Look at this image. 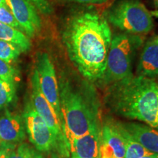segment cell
<instances>
[{"label":"cell","instance_id":"obj_1","mask_svg":"<svg viewBox=\"0 0 158 158\" xmlns=\"http://www.w3.org/2000/svg\"><path fill=\"white\" fill-rule=\"evenodd\" d=\"M112 37L104 15L89 7L73 13L64 26L62 38L69 59L92 84L103 78Z\"/></svg>","mask_w":158,"mask_h":158},{"label":"cell","instance_id":"obj_2","mask_svg":"<svg viewBox=\"0 0 158 158\" xmlns=\"http://www.w3.org/2000/svg\"><path fill=\"white\" fill-rule=\"evenodd\" d=\"M59 88L61 124L69 149L76 138L99 127L100 103L94 84L84 78L63 76Z\"/></svg>","mask_w":158,"mask_h":158},{"label":"cell","instance_id":"obj_3","mask_svg":"<svg viewBox=\"0 0 158 158\" xmlns=\"http://www.w3.org/2000/svg\"><path fill=\"white\" fill-rule=\"evenodd\" d=\"M106 107L116 115L144 122L158 130V82L131 76L106 86Z\"/></svg>","mask_w":158,"mask_h":158},{"label":"cell","instance_id":"obj_4","mask_svg":"<svg viewBox=\"0 0 158 158\" xmlns=\"http://www.w3.org/2000/svg\"><path fill=\"white\" fill-rule=\"evenodd\" d=\"M141 35L118 33L112 37L106 69L100 84L107 86L133 76V63L136 53L143 45Z\"/></svg>","mask_w":158,"mask_h":158},{"label":"cell","instance_id":"obj_5","mask_svg":"<svg viewBox=\"0 0 158 158\" xmlns=\"http://www.w3.org/2000/svg\"><path fill=\"white\" fill-rule=\"evenodd\" d=\"M103 15L108 23L128 34L143 36L154 27L151 12L140 0H118Z\"/></svg>","mask_w":158,"mask_h":158},{"label":"cell","instance_id":"obj_6","mask_svg":"<svg viewBox=\"0 0 158 158\" xmlns=\"http://www.w3.org/2000/svg\"><path fill=\"white\" fill-rule=\"evenodd\" d=\"M31 102L37 113L43 118L56 143V149L62 157H70V152L63 134L62 124L56 112L41 92L36 70H34L31 78Z\"/></svg>","mask_w":158,"mask_h":158},{"label":"cell","instance_id":"obj_7","mask_svg":"<svg viewBox=\"0 0 158 158\" xmlns=\"http://www.w3.org/2000/svg\"><path fill=\"white\" fill-rule=\"evenodd\" d=\"M41 92L51 104L61 121L60 99L59 88L56 78V70L48 54L45 52H40L37 55L36 67Z\"/></svg>","mask_w":158,"mask_h":158},{"label":"cell","instance_id":"obj_8","mask_svg":"<svg viewBox=\"0 0 158 158\" xmlns=\"http://www.w3.org/2000/svg\"><path fill=\"white\" fill-rule=\"evenodd\" d=\"M23 121L29 141L38 151L48 152L56 149L54 135L43 118L37 113L31 102L27 103L26 106Z\"/></svg>","mask_w":158,"mask_h":158},{"label":"cell","instance_id":"obj_9","mask_svg":"<svg viewBox=\"0 0 158 158\" xmlns=\"http://www.w3.org/2000/svg\"><path fill=\"white\" fill-rule=\"evenodd\" d=\"M5 2L27 36L34 37L40 31L41 19L29 0H5Z\"/></svg>","mask_w":158,"mask_h":158},{"label":"cell","instance_id":"obj_10","mask_svg":"<svg viewBox=\"0 0 158 158\" xmlns=\"http://www.w3.org/2000/svg\"><path fill=\"white\" fill-rule=\"evenodd\" d=\"M126 142L117 122L107 121L100 130L99 158H125Z\"/></svg>","mask_w":158,"mask_h":158},{"label":"cell","instance_id":"obj_11","mask_svg":"<svg viewBox=\"0 0 158 158\" xmlns=\"http://www.w3.org/2000/svg\"><path fill=\"white\" fill-rule=\"evenodd\" d=\"M100 144V129L94 128L70 143L68 149L70 158H99Z\"/></svg>","mask_w":158,"mask_h":158},{"label":"cell","instance_id":"obj_12","mask_svg":"<svg viewBox=\"0 0 158 158\" xmlns=\"http://www.w3.org/2000/svg\"><path fill=\"white\" fill-rule=\"evenodd\" d=\"M136 76L155 78L158 77V40L157 36L146 42L142 48Z\"/></svg>","mask_w":158,"mask_h":158},{"label":"cell","instance_id":"obj_13","mask_svg":"<svg viewBox=\"0 0 158 158\" xmlns=\"http://www.w3.org/2000/svg\"><path fill=\"white\" fill-rule=\"evenodd\" d=\"M25 138L23 118L6 110L0 118V140L4 143L14 144Z\"/></svg>","mask_w":158,"mask_h":158},{"label":"cell","instance_id":"obj_14","mask_svg":"<svg viewBox=\"0 0 158 158\" xmlns=\"http://www.w3.org/2000/svg\"><path fill=\"white\" fill-rule=\"evenodd\" d=\"M135 141L152 153L158 154V130L135 122H118Z\"/></svg>","mask_w":158,"mask_h":158},{"label":"cell","instance_id":"obj_15","mask_svg":"<svg viewBox=\"0 0 158 158\" xmlns=\"http://www.w3.org/2000/svg\"><path fill=\"white\" fill-rule=\"evenodd\" d=\"M0 40L13 43L19 47L22 53L27 52L31 48L30 37L23 31L2 23H0Z\"/></svg>","mask_w":158,"mask_h":158},{"label":"cell","instance_id":"obj_16","mask_svg":"<svg viewBox=\"0 0 158 158\" xmlns=\"http://www.w3.org/2000/svg\"><path fill=\"white\" fill-rule=\"evenodd\" d=\"M117 124L121 130L122 135H123L124 139L126 142V154L125 158H141L143 156L149 155L152 153L151 152L148 151L143 146L141 145L139 143L135 141L133 138L130 136L126 130H124L123 128L121 127L118 122Z\"/></svg>","mask_w":158,"mask_h":158},{"label":"cell","instance_id":"obj_17","mask_svg":"<svg viewBox=\"0 0 158 158\" xmlns=\"http://www.w3.org/2000/svg\"><path fill=\"white\" fill-rule=\"evenodd\" d=\"M21 53L22 51L21 49L15 45L0 40V59L5 62L12 64L19 58Z\"/></svg>","mask_w":158,"mask_h":158},{"label":"cell","instance_id":"obj_18","mask_svg":"<svg viewBox=\"0 0 158 158\" xmlns=\"http://www.w3.org/2000/svg\"><path fill=\"white\" fill-rule=\"evenodd\" d=\"M15 96V84L0 79V109L10 103L14 100Z\"/></svg>","mask_w":158,"mask_h":158},{"label":"cell","instance_id":"obj_19","mask_svg":"<svg viewBox=\"0 0 158 158\" xmlns=\"http://www.w3.org/2000/svg\"><path fill=\"white\" fill-rule=\"evenodd\" d=\"M7 158H43L40 154L29 144L23 143L20 144L16 149H13Z\"/></svg>","mask_w":158,"mask_h":158},{"label":"cell","instance_id":"obj_20","mask_svg":"<svg viewBox=\"0 0 158 158\" xmlns=\"http://www.w3.org/2000/svg\"><path fill=\"white\" fill-rule=\"evenodd\" d=\"M16 78L17 73L15 68L10 64L0 59V79L15 84Z\"/></svg>","mask_w":158,"mask_h":158},{"label":"cell","instance_id":"obj_21","mask_svg":"<svg viewBox=\"0 0 158 158\" xmlns=\"http://www.w3.org/2000/svg\"><path fill=\"white\" fill-rule=\"evenodd\" d=\"M0 23L10 26L12 27H14L15 29L23 31L16 19L13 16V13L6 5H0Z\"/></svg>","mask_w":158,"mask_h":158},{"label":"cell","instance_id":"obj_22","mask_svg":"<svg viewBox=\"0 0 158 158\" xmlns=\"http://www.w3.org/2000/svg\"><path fill=\"white\" fill-rule=\"evenodd\" d=\"M37 10L44 15H50L53 12L50 0H29Z\"/></svg>","mask_w":158,"mask_h":158},{"label":"cell","instance_id":"obj_23","mask_svg":"<svg viewBox=\"0 0 158 158\" xmlns=\"http://www.w3.org/2000/svg\"><path fill=\"white\" fill-rule=\"evenodd\" d=\"M63 2H75L79 4H86V5H101L108 0H57Z\"/></svg>","mask_w":158,"mask_h":158},{"label":"cell","instance_id":"obj_24","mask_svg":"<svg viewBox=\"0 0 158 158\" xmlns=\"http://www.w3.org/2000/svg\"><path fill=\"white\" fill-rule=\"evenodd\" d=\"M14 144L6 143L2 142L0 147V158H7L9 153L14 149Z\"/></svg>","mask_w":158,"mask_h":158},{"label":"cell","instance_id":"obj_25","mask_svg":"<svg viewBox=\"0 0 158 158\" xmlns=\"http://www.w3.org/2000/svg\"><path fill=\"white\" fill-rule=\"evenodd\" d=\"M151 13H152V16H155V17L158 18V10L152 11ZM157 40H158V35L157 36Z\"/></svg>","mask_w":158,"mask_h":158},{"label":"cell","instance_id":"obj_26","mask_svg":"<svg viewBox=\"0 0 158 158\" xmlns=\"http://www.w3.org/2000/svg\"><path fill=\"white\" fill-rule=\"evenodd\" d=\"M52 158H60L59 157V156L58 155H56V154H53L52 155Z\"/></svg>","mask_w":158,"mask_h":158},{"label":"cell","instance_id":"obj_27","mask_svg":"<svg viewBox=\"0 0 158 158\" xmlns=\"http://www.w3.org/2000/svg\"><path fill=\"white\" fill-rule=\"evenodd\" d=\"M5 5V0H0V5Z\"/></svg>","mask_w":158,"mask_h":158},{"label":"cell","instance_id":"obj_28","mask_svg":"<svg viewBox=\"0 0 158 158\" xmlns=\"http://www.w3.org/2000/svg\"><path fill=\"white\" fill-rule=\"evenodd\" d=\"M155 1H156V2H157V1H158V0H155Z\"/></svg>","mask_w":158,"mask_h":158}]
</instances>
